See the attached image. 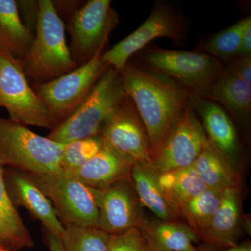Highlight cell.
Listing matches in <instances>:
<instances>
[{"label":"cell","instance_id":"6da1fadb","mask_svg":"<svg viewBox=\"0 0 251 251\" xmlns=\"http://www.w3.org/2000/svg\"><path fill=\"white\" fill-rule=\"evenodd\" d=\"M120 73L126 93L148 132L151 156L191 95L170 77L137 60L130 59Z\"/></svg>","mask_w":251,"mask_h":251},{"label":"cell","instance_id":"7a4b0ae2","mask_svg":"<svg viewBox=\"0 0 251 251\" xmlns=\"http://www.w3.org/2000/svg\"><path fill=\"white\" fill-rule=\"evenodd\" d=\"M126 96L121 73L109 67L76 110L52 130L48 138L66 145L100 135Z\"/></svg>","mask_w":251,"mask_h":251},{"label":"cell","instance_id":"3957f363","mask_svg":"<svg viewBox=\"0 0 251 251\" xmlns=\"http://www.w3.org/2000/svg\"><path fill=\"white\" fill-rule=\"evenodd\" d=\"M21 64L24 72L37 85L54 80L77 68L66 40L65 26L52 1H38L36 35Z\"/></svg>","mask_w":251,"mask_h":251},{"label":"cell","instance_id":"277c9868","mask_svg":"<svg viewBox=\"0 0 251 251\" xmlns=\"http://www.w3.org/2000/svg\"><path fill=\"white\" fill-rule=\"evenodd\" d=\"M137 54V61L170 77L191 97L210 99L213 85L226 67L215 57L196 50L165 49L149 44Z\"/></svg>","mask_w":251,"mask_h":251},{"label":"cell","instance_id":"5b68a950","mask_svg":"<svg viewBox=\"0 0 251 251\" xmlns=\"http://www.w3.org/2000/svg\"><path fill=\"white\" fill-rule=\"evenodd\" d=\"M65 145L31 131L25 125L0 117V164L27 174L62 171Z\"/></svg>","mask_w":251,"mask_h":251},{"label":"cell","instance_id":"8992f818","mask_svg":"<svg viewBox=\"0 0 251 251\" xmlns=\"http://www.w3.org/2000/svg\"><path fill=\"white\" fill-rule=\"evenodd\" d=\"M188 37V24L175 4L164 0L155 3L152 11L136 30L101 54L108 67L120 72L135 54L159 38H167L175 46H184Z\"/></svg>","mask_w":251,"mask_h":251},{"label":"cell","instance_id":"52a82bcc","mask_svg":"<svg viewBox=\"0 0 251 251\" xmlns=\"http://www.w3.org/2000/svg\"><path fill=\"white\" fill-rule=\"evenodd\" d=\"M25 174L49 198L64 227H97L99 210L94 188L64 171Z\"/></svg>","mask_w":251,"mask_h":251},{"label":"cell","instance_id":"ba28073f","mask_svg":"<svg viewBox=\"0 0 251 251\" xmlns=\"http://www.w3.org/2000/svg\"><path fill=\"white\" fill-rule=\"evenodd\" d=\"M208 145L202 123L189 102L151 154L149 166L157 174L191 166Z\"/></svg>","mask_w":251,"mask_h":251},{"label":"cell","instance_id":"9c48e42d","mask_svg":"<svg viewBox=\"0 0 251 251\" xmlns=\"http://www.w3.org/2000/svg\"><path fill=\"white\" fill-rule=\"evenodd\" d=\"M0 107L17 123L55 128L49 109L28 84L21 62L9 53H0Z\"/></svg>","mask_w":251,"mask_h":251},{"label":"cell","instance_id":"30bf717a","mask_svg":"<svg viewBox=\"0 0 251 251\" xmlns=\"http://www.w3.org/2000/svg\"><path fill=\"white\" fill-rule=\"evenodd\" d=\"M101 54L62 76L36 85L34 91L49 109L55 127L76 110L109 67L100 59Z\"/></svg>","mask_w":251,"mask_h":251},{"label":"cell","instance_id":"8fae6325","mask_svg":"<svg viewBox=\"0 0 251 251\" xmlns=\"http://www.w3.org/2000/svg\"><path fill=\"white\" fill-rule=\"evenodd\" d=\"M110 0H90L73 15L69 22L71 56L77 67L101 54L119 16Z\"/></svg>","mask_w":251,"mask_h":251},{"label":"cell","instance_id":"7c38bea8","mask_svg":"<svg viewBox=\"0 0 251 251\" xmlns=\"http://www.w3.org/2000/svg\"><path fill=\"white\" fill-rule=\"evenodd\" d=\"M94 189L99 210L98 228L108 235H119L141 227L145 220L143 206L131 178L105 189Z\"/></svg>","mask_w":251,"mask_h":251},{"label":"cell","instance_id":"4fadbf2b","mask_svg":"<svg viewBox=\"0 0 251 251\" xmlns=\"http://www.w3.org/2000/svg\"><path fill=\"white\" fill-rule=\"evenodd\" d=\"M105 143L135 163H150L148 132L134 103L128 95L100 133Z\"/></svg>","mask_w":251,"mask_h":251},{"label":"cell","instance_id":"5bb4252c","mask_svg":"<svg viewBox=\"0 0 251 251\" xmlns=\"http://www.w3.org/2000/svg\"><path fill=\"white\" fill-rule=\"evenodd\" d=\"M190 102L202 123L209 143L237 168L242 156V144L232 117L211 99L191 97Z\"/></svg>","mask_w":251,"mask_h":251},{"label":"cell","instance_id":"9a60e30c","mask_svg":"<svg viewBox=\"0 0 251 251\" xmlns=\"http://www.w3.org/2000/svg\"><path fill=\"white\" fill-rule=\"evenodd\" d=\"M8 181V192L14 205L25 208L40 221L46 231L61 237L64 226L52 203L40 188L21 171L10 173Z\"/></svg>","mask_w":251,"mask_h":251},{"label":"cell","instance_id":"2e32d148","mask_svg":"<svg viewBox=\"0 0 251 251\" xmlns=\"http://www.w3.org/2000/svg\"><path fill=\"white\" fill-rule=\"evenodd\" d=\"M134 163L105 143L103 148L84 166L68 173L89 187L102 190L131 178Z\"/></svg>","mask_w":251,"mask_h":251},{"label":"cell","instance_id":"e0dca14e","mask_svg":"<svg viewBox=\"0 0 251 251\" xmlns=\"http://www.w3.org/2000/svg\"><path fill=\"white\" fill-rule=\"evenodd\" d=\"M240 188L225 189L217 210L207 228L200 235L206 242L218 247L237 245L242 222Z\"/></svg>","mask_w":251,"mask_h":251},{"label":"cell","instance_id":"ac0fdd59","mask_svg":"<svg viewBox=\"0 0 251 251\" xmlns=\"http://www.w3.org/2000/svg\"><path fill=\"white\" fill-rule=\"evenodd\" d=\"M211 100L221 105L234 122L248 131L251 119V87L238 78L227 68L216 79Z\"/></svg>","mask_w":251,"mask_h":251},{"label":"cell","instance_id":"d6986e66","mask_svg":"<svg viewBox=\"0 0 251 251\" xmlns=\"http://www.w3.org/2000/svg\"><path fill=\"white\" fill-rule=\"evenodd\" d=\"M140 229L153 251L192 250L200 239L188 225L179 221L145 219Z\"/></svg>","mask_w":251,"mask_h":251},{"label":"cell","instance_id":"ffe728a7","mask_svg":"<svg viewBox=\"0 0 251 251\" xmlns=\"http://www.w3.org/2000/svg\"><path fill=\"white\" fill-rule=\"evenodd\" d=\"M131 179L142 206L152 211L158 219L179 221V216L167 201L158 181V175L146 163H135Z\"/></svg>","mask_w":251,"mask_h":251},{"label":"cell","instance_id":"44dd1931","mask_svg":"<svg viewBox=\"0 0 251 251\" xmlns=\"http://www.w3.org/2000/svg\"><path fill=\"white\" fill-rule=\"evenodd\" d=\"M34 247V242L8 192L0 164V247L17 251Z\"/></svg>","mask_w":251,"mask_h":251},{"label":"cell","instance_id":"7402d4cb","mask_svg":"<svg viewBox=\"0 0 251 251\" xmlns=\"http://www.w3.org/2000/svg\"><path fill=\"white\" fill-rule=\"evenodd\" d=\"M34 39L31 31L25 25L15 0H0V42L19 61L27 55Z\"/></svg>","mask_w":251,"mask_h":251},{"label":"cell","instance_id":"603a6c76","mask_svg":"<svg viewBox=\"0 0 251 251\" xmlns=\"http://www.w3.org/2000/svg\"><path fill=\"white\" fill-rule=\"evenodd\" d=\"M206 187L225 190L240 188L237 168L209 143L192 165Z\"/></svg>","mask_w":251,"mask_h":251},{"label":"cell","instance_id":"cb8c5ba5","mask_svg":"<svg viewBox=\"0 0 251 251\" xmlns=\"http://www.w3.org/2000/svg\"><path fill=\"white\" fill-rule=\"evenodd\" d=\"M157 175L165 197L178 216L186 202L207 188L192 166Z\"/></svg>","mask_w":251,"mask_h":251},{"label":"cell","instance_id":"d4e9b609","mask_svg":"<svg viewBox=\"0 0 251 251\" xmlns=\"http://www.w3.org/2000/svg\"><path fill=\"white\" fill-rule=\"evenodd\" d=\"M250 22L251 16H247L224 30L206 36L195 50L209 54L227 65L238 57L243 31Z\"/></svg>","mask_w":251,"mask_h":251},{"label":"cell","instance_id":"484cf974","mask_svg":"<svg viewBox=\"0 0 251 251\" xmlns=\"http://www.w3.org/2000/svg\"><path fill=\"white\" fill-rule=\"evenodd\" d=\"M224 190L207 188L181 207L179 217L186 221L191 228L201 235L210 224L219 207Z\"/></svg>","mask_w":251,"mask_h":251},{"label":"cell","instance_id":"4316f807","mask_svg":"<svg viewBox=\"0 0 251 251\" xmlns=\"http://www.w3.org/2000/svg\"><path fill=\"white\" fill-rule=\"evenodd\" d=\"M61 239L67 251H108L109 235L97 227L64 226Z\"/></svg>","mask_w":251,"mask_h":251},{"label":"cell","instance_id":"83f0119b","mask_svg":"<svg viewBox=\"0 0 251 251\" xmlns=\"http://www.w3.org/2000/svg\"><path fill=\"white\" fill-rule=\"evenodd\" d=\"M105 142L100 135L66 144L62 157L63 171H74L84 166L103 148Z\"/></svg>","mask_w":251,"mask_h":251},{"label":"cell","instance_id":"f1b7e54d","mask_svg":"<svg viewBox=\"0 0 251 251\" xmlns=\"http://www.w3.org/2000/svg\"><path fill=\"white\" fill-rule=\"evenodd\" d=\"M108 251H153L140 228L109 235Z\"/></svg>","mask_w":251,"mask_h":251},{"label":"cell","instance_id":"f546056e","mask_svg":"<svg viewBox=\"0 0 251 251\" xmlns=\"http://www.w3.org/2000/svg\"><path fill=\"white\" fill-rule=\"evenodd\" d=\"M226 67L235 76L251 87V57H236Z\"/></svg>","mask_w":251,"mask_h":251},{"label":"cell","instance_id":"4dcf8cb0","mask_svg":"<svg viewBox=\"0 0 251 251\" xmlns=\"http://www.w3.org/2000/svg\"><path fill=\"white\" fill-rule=\"evenodd\" d=\"M251 57V22L246 26L243 31L237 57Z\"/></svg>","mask_w":251,"mask_h":251},{"label":"cell","instance_id":"1f68e13d","mask_svg":"<svg viewBox=\"0 0 251 251\" xmlns=\"http://www.w3.org/2000/svg\"><path fill=\"white\" fill-rule=\"evenodd\" d=\"M46 242L50 251H67L59 236L46 231Z\"/></svg>","mask_w":251,"mask_h":251},{"label":"cell","instance_id":"d6a6232c","mask_svg":"<svg viewBox=\"0 0 251 251\" xmlns=\"http://www.w3.org/2000/svg\"><path fill=\"white\" fill-rule=\"evenodd\" d=\"M226 251H251V242L247 241L241 244H237L234 247L227 248Z\"/></svg>","mask_w":251,"mask_h":251},{"label":"cell","instance_id":"836d02e7","mask_svg":"<svg viewBox=\"0 0 251 251\" xmlns=\"http://www.w3.org/2000/svg\"><path fill=\"white\" fill-rule=\"evenodd\" d=\"M0 53H10L8 50L4 47V45L0 42Z\"/></svg>","mask_w":251,"mask_h":251},{"label":"cell","instance_id":"e575fe53","mask_svg":"<svg viewBox=\"0 0 251 251\" xmlns=\"http://www.w3.org/2000/svg\"><path fill=\"white\" fill-rule=\"evenodd\" d=\"M186 251H214L211 250V249H198V248H196V249H192V250Z\"/></svg>","mask_w":251,"mask_h":251},{"label":"cell","instance_id":"d590c367","mask_svg":"<svg viewBox=\"0 0 251 251\" xmlns=\"http://www.w3.org/2000/svg\"><path fill=\"white\" fill-rule=\"evenodd\" d=\"M0 251H8L6 250V249H4V248L0 247Z\"/></svg>","mask_w":251,"mask_h":251}]
</instances>
